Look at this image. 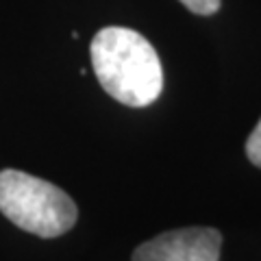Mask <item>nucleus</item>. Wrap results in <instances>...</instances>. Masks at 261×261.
<instances>
[{"label": "nucleus", "instance_id": "1", "mask_svg": "<svg viewBox=\"0 0 261 261\" xmlns=\"http://www.w3.org/2000/svg\"><path fill=\"white\" fill-rule=\"evenodd\" d=\"M92 65L98 83L126 107H148L163 89V70L152 44L133 29L107 27L92 46Z\"/></svg>", "mask_w": 261, "mask_h": 261}, {"label": "nucleus", "instance_id": "3", "mask_svg": "<svg viewBox=\"0 0 261 261\" xmlns=\"http://www.w3.org/2000/svg\"><path fill=\"white\" fill-rule=\"evenodd\" d=\"M220 248L222 235L218 228L187 226L140 244L133 261H220Z\"/></svg>", "mask_w": 261, "mask_h": 261}, {"label": "nucleus", "instance_id": "2", "mask_svg": "<svg viewBox=\"0 0 261 261\" xmlns=\"http://www.w3.org/2000/svg\"><path fill=\"white\" fill-rule=\"evenodd\" d=\"M0 211L37 238H59L79 218L74 200L61 187L20 170L0 172Z\"/></svg>", "mask_w": 261, "mask_h": 261}, {"label": "nucleus", "instance_id": "4", "mask_svg": "<svg viewBox=\"0 0 261 261\" xmlns=\"http://www.w3.org/2000/svg\"><path fill=\"white\" fill-rule=\"evenodd\" d=\"M246 157L252 166L261 168V120L257 122V126L252 128V133L246 140Z\"/></svg>", "mask_w": 261, "mask_h": 261}, {"label": "nucleus", "instance_id": "5", "mask_svg": "<svg viewBox=\"0 0 261 261\" xmlns=\"http://www.w3.org/2000/svg\"><path fill=\"white\" fill-rule=\"evenodd\" d=\"M196 15H214L220 9V0H178Z\"/></svg>", "mask_w": 261, "mask_h": 261}]
</instances>
